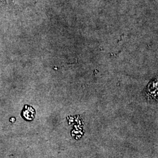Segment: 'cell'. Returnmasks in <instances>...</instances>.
Here are the masks:
<instances>
[{
	"label": "cell",
	"instance_id": "obj_1",
	"mask_svg": "<svg viewBox=\"0 0 158 158\" xmlns=\"http://www.w3.org/2000/svg\"><path fill=\"white\" fill-rule=\"evenodd\" d=\"M22 115L23 117L25 119L31 121V120H32L35 117V111L32 107L27 105V106H25V107L23 109Z\"/></svg>",
	"mask_w": 158,
	"mask_h": 158
}]
</instances>
